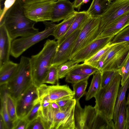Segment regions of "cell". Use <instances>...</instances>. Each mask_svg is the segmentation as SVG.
Segmentation results:
<instances>
[{
    "label": "cell",
    "mask_w": 129,
    "mask_h": 129,
    "mask_svg": "<svg viewBox=\"0 0 129 129\" xmlns=\"http://www.w3.org/2000/svg\"><path fill=\"white\" fill-rule=\"evenodd\" d=\"M73 4L68 0H58L53 4L50 21L58 22L66 18L75 11Z\"/></svg>",
    "instance_id": "cell-16"
},
{
    "label": "cell",
    "mask_w": 129,
    "mask_h": 129,
    "mask_svg": "<svg viewBox=\"0 0 129 129\" xmlns=\"http://www.w3.org/2000/svg\"><path fill=\"white\" fill-rule=\"evenodd\" d=\"M39 100L37 87L33 83L15 101L18 118L25 117Z\"/></svg>",
    "instance_id": "cell-10"
},
{
    "label": "cell",
    "mask_w": 129,
    "mask_h": 129,
    "mask_svg": "<svg viewBox=\"0 0 129 129\" xmlns=\"http://www.w3.org/2000/svg\"><path fill=\"white\" fill-rule=\"evenodd\" d=\"M52 1H44L25 4L23 7L26 17L36 22L50 21Z\"/></svg>",
    "instance_id": "cell-9"
},
{
    "label": "cell",
    "mask_w": 129,
    "mask_h": 129,
    "mask_svg": "<svg viewBox=\"0 0 129 129\" xmlns=\"http://www.w3.org/2000/svg\"><path fill=\"white\" fill-rule=\"evenodd\" d=\"M37 89L40 100H45L50 103L74 96L73 91L67 85L48 86L43 84Z\"/></svg>",
    "instance_id": "cell-11"
},
{
    "label": "cell",
    "mask_w": 129,
    "mask_h": 129,
    "mask_svg": "<svg viewBox=\"0 0 129 129\" xmlns=\"http://www.w3.org/2000/svg\"><path fill=\"white\" fill-rule=\"evenodd\" d=\"M58 44L55 40L48 39L43 48L30 58L33 82L37 87L43 84L47 72L52 65Z\"/></svg>",
    "instance_id": "cell-2"
},
{
    "label": "cell",
    "mask_w": 129,
    "mask_h": 129,
    "mask_svg": "<svg viewBox=\"0 0 129 129\" xmlns=\"http://www.w3.org/2000/svg\"><path fill=\"white\" fill-rule=\"evenodd\" d=\"M90 76L69 73L66 77L65 81L67 82L73 84L83 80H88Z\"/></svg>",
    "instance_id": "cell-38"
},
{
    "label": "cell",
    "mask_w": 129,
    "mask_h": 129,
    "mask_svg": "<svg viewBox=\"0 0 129 129\" xmlns=\"http://www.w3.org/2000/svg\"><path fill=\"white\" fill-rule=\"evenodd\" d=\"M120 73L119 70L103 71L102 73V88L108 85L115 77Z\"/></svg>",
    "instance_id": "cell-34"
},
{
    "label": "cell",
    "mask_w": 129,
    "mask_h": 129,
    "mask_svg": "<svg viewBox=\"0 0 129 129\" xmlns=\"http://www.w3.org/2000/svg\"><path fill=\"white\" fill-rule=\"evenodd\" d=\"M78 64L75 63L72 60H70L58 66L57 71L58 79L66 77L74 67Z\"/></svg>",
    "instance_id": "cell-29"
},
{
    "label": "cell",
    "mask_w": 129,
    "mask_h": 129,
    "mask_svg": "<svg viewBox=\"0 0 129 129\" xmlns=\"http://www.w3.org/2000/svg\"><path fill=\"white\" fill-rule=\"evenodd\" d=\"M33 83L30 58L22 56L15 74L7 83L9 94L16 101Z\"/></svg>",
    "instance_id": "cell-5"
},
{
    "label": "cell",
    "mask_w": 129,
    "mask_h": 129,
    "mask_svg": "<svg viewBox=\"0 0 129 129\" xmlns=\"http://www.w3.org/2000/svg\"><path fill=\"white\" fill-rule=\"evenodd\" d=\"M16 0H6L4 4V7L0 10V21L3 18L8 10L13 5Z\"/></svg>",
    "instance_id": "cell-41"
},
{
    "label": "cell",
    "mask_w": 129,
    "mask_h": 129,
    "mask_svg": "<svg viewBox=\"0 0 129 129\" xmlns=\"http://www.w3.org/2000/svg\"><path fill=\"white\" fill-rule=\"evenodd\" d=\"M111 2L109 0H93L86 11L88 16L92 18L100 17L107 10Z\"/></svg>",
    "instance_id": "cell-21"
},
{
    "label": "cell",
    "mask_w": 129,
    "mask_h": 129,
    "mask_svg": "<svg viewBox=\"0 0 129 129\" xmlns=\"http://www.w3.org/2000/svg\"><path fill=\"white\" fill-rule=\"evenodd\" d=\"M89 1V0H83V3H87Z\"/></svg>",
    "instance_id": "cell-47"
},
{
    "label": "cell",
    "mask_w": 129,
    "mask_h": 129,
    "mask_svg": "<svg viewBox=\"0 0 129 129\" xmlns=\"http://www.w3.org/2000/svg\"><path fill=\"white\" fill-rule=\"evenodd\" d=\"M76 103L74 99L68 108L55 112L50 129H75L74 113Z\"/></svg>",
    "instance_id": "cell-13"
},
{
    "label": "cell",
    "mask_w": 129,
    "mask_h": 129,
    "mask_svg": "<svg viewBox=\"0 0 129 129\" xmlns=\"http://www.w3.org/2000/svg\"><path fill=\"white\" fill-rule=\"evenodd\" d=\"M129 11V0H114L100 17L101 33L116 20Z\"/></svg>",
    "instance_id": "cell-12"
},
{
    "label": "cell",
    "mask_w": 129,
    "mask_h": 129,
    "mask_svg": "<svg viewBox=\"0 0 129 129\" xmlns=\"http://www.w3.org/2000/svg\"><path fill=\"white\" fill-rule=\"evenodd\" d=\"M23 5L21 0H16L0 21V24H4L12 41L18 37H27L39 32L34 27L36 22L25 15Z\"/></svg>",
    "instance_id": "cell-1"
},
{
    "label": "cell",
    "mask_w": 129,
    "mask_h": 129,
    "mask_svg": "<svg viewBox=\"0 0 129 129\" xmlns=\"http://www.w3.org/2000/svg\"><path fill=\"white\" fill-rule=\"evenodd\" d=\"M9 94L8 84L0 85L1 108L0 114L2 116L7 129H13V124L9 118L7 110V102Z\"/></svg>",
    "instance_id": "cell-19"
},
{
    "label": "cell",
    "mask_w": 129,
    "mask_h": 129,
    "mask_svg": "<svg viewBox=\"0 0 129 129\" xmlns=\"http://www.w3.org/2000/svg\"><path fill=\"white\" fill-rule=\"evenodd\" d=\"M44 30L34 35L15 39L12 42L10 54L17 58L29 48L37 43L52 35L57 24L51 22H43Z\"/></svg>",
    "instance_id": "cell-7"
},
{
    "label": "cell",
    "mask_w": 129,
    "mask_h": 129,
    "mask_svg": "<svg viewBox=\"0 0 129 129\" xmlns=\"http://www.w3.org/2000/svg\"><path fill=\"white\" fill-rule=\"evenodd\" d=\"M111 2H112V1H113L114 0H109Z\"/></svg>",
    "instance_id": "cell-48"
},
{
    "label": "cell",
    "mask_w": 129,
    "mask_h": 129,
    "mask_svg": "<svg viewBox=\"0 0 129 129\" xmlns=\"http://www.w3.org/2000/svg\"><path fill=\"white\" fill-rule=\"evenodd\" d=\"M124 42L129 43V26L114 36L110 42L113 44Z\"/></svg>",
    "instance_id": "cell-32"
},
{
    "label": "cell",
    "mask_w": 129,
    "mask_h": 129,
    "mask_svg": "<svg viewBox=\"0 0 129 129\" xmlns=\"http://www.w3.org/2000/svg\"><path fill=\"white\" fill-rule=\"evenodd\" d=\"M121 79L120 73L108 85L102 88L94 97V106L97 111L113 125H114L113 120L114 111Z\"/></svg>",
    "instance_id": "cell-3"
},
{
    "label": "cell",
    "mask_w": 129,
    "mask_h": 129,
    "mask_svg": "<svg viewBox=\"0 0 129 129\" xmlns=\"http://www.w3.org/2000/svg\"><path fill=\"white\" fill-rule=\"evenodd\" d=\"M126 107V101L125 99L120 106L117 121L114 123V129H125Z\"/></svg>",
    "instance_id": "cell-28"
},
{
    "label": "cell",
    "mask_w": 129,
    "mask_h": 129,
    "mask_svg": "<svg viewBox=\"0 0 129 129\" xmlns=\"http://www.w3.org/2000/svg\"><path fill=\"white\" fill-rule=\"evenodd\" d=\"M100 17L89 16L80 32L74 43L70 59L79 50L98 37L101 33L100 29Z\"/></svg>",
    "instance_id": "cell-8"
},
{
    "label": "cell",
    "mask_w": 129,
    "mask_h": 129,
    "mask_svg": "<svg viewBox=\"0 0 129 129\" xmlns=\"http://www.w3.org/2000/svg\"><path fill=\"white\" fill-rule=\"evenodd\" d=\"M76 12L75 11L61 22L57 24L52 35L55 40H58L66 33L75 18Z\"/></svg>",
    "instance_id": "cell-23"
},
{
    "label": "cell",
    "mask_w": 129,
    "mask_h": 129,
    "mask_svg": "<svg viewBox=\"0 0 129 129\" xmlns=\"http://www.w3.org/2000/svg\"><path fill=\"white\" fill-rule=\"evenodd\" d=\"M7 107L10 119L13 123L18 117L16 113L15 101L9 94L7 97Z\"/></svg>",
    "instance_id": "cell-33"
},
{
    "label": "cell",
    "mask_w": 129,
    "mask_h": 129,
    "mask_svg": "<svg viewBox=\"0 0 129 129\" xmlns=\"http://www.w3.org/2000/svg\"><path fill=\"white\" fill-rule=\"evenodd\" d=\"M125 129H129V105L126 108Z\"/></svg>",
    "instance_id": "cell-42"
},
{
    "label": "cell",
    "mask_w": 129,
    "mask_h": 129,
    "mask_svg": "<svg viewBox=\"0 0 129 129\" xmlns=\"http://www.w3.org/2000/svg\"><path fill=\"white\" fill-rule=\"evenodd\" d=\"M57 67L54 65H51L47 72L43 84L46 83L53 85L58 82L59 79L58 76Z\"/></svg>",
    "instance_id": "cell-31"
},
{
    "label": "cell",
    "mask_w": 129,
    "mask_h": 129,
    "mask_svg": "<svg viewBox=\"0 0 129 129\" xmlns=\"http://www.w3.org/2000/svg\"><path fill=\"white\" fill-rule=\"evenodd\" d=\"M98 70L96 68L83 63L76 65L69 73L83 76H90L94 74Z\"/></svg>",
    "instance_id": "cell-26"
},
{
    "label": "cell",
    "mask_w": 129,
    "mask_h": 129,
    "mask_svg": "<svg viewBox=\"0 0 129 129\" xmlns=\"http://www.w3.org/2000/svg\"><path fill=\"white\" fill-rule=\"evenodd\" d=\"M121 86L119 89L114 111L113 120L114 123L117 121L120 106L123 100L125 99L126 91L129 88V78L123 85Z\"/></svg>",
    "instance_id": "cell-25"
},
{
    "label": "cell",
    "mask_w": 129,
    "mask_h": 129,
    "mask_svg": "<svg viewBox=\"0 0 129 129\" xmlns=\"http://www.w3.org/2000/svg\"><path fill=\"white\" fill-rule=\"evenodd\" d=\"M129 26V11L116 20L106 27L101 33V37L114 36Z\"/></svg>",
    "instance_id": "cell-18"
},
{
    "label": "cell",
    "mask_w": 129,
    "mask_h": 129,
    "mask_svg": "<svg viewBox=\"0 0 129 129\" xmlns=\"http://www.w3.org/2000/svg\"><path fill=\"white\" fill-rule=\"evenodd\" d=\"M0 129H7L6 124L3 119V117L1 114H0Z\"/></svg>",
    "instance_id": "cell-45"
},
{
    "label": "cell",
    "mask_w": 129,
    "mask_h": 129,
    "mask_svg": "<svg viewBox=\"0 0 129 129\" xmlns=\"http://www.w3.org/2000/svg\"><path fill=\"white\" fill-rule=\"evenodd\" d=\"M83 0H74L73 4L74 8L77 9L79 10L83 4Z\"/></svg>",
    "instance_id": "cell-44"
},
{
    "label": "cell",
    "mask_w": 129,
    "mask_h": 129,
    "mask_svg": "<svg viewBox=\"0 0 129 129\" xmlns=\"http://www.w3.org/2000/svg\"><path fill=\"white\" fill-rule=\"evenodd\" d=\"M12 41L4 24H0V68L10 60Z\"/></svg>",
    "instance_id": "cell-17"
},
{
    "label": "cell",
    "mask_w": 129,
    "mask_h": 129,
    "mask_svg": "<svg viewBox=\"0 0 129 129\" xmlns=\"http://www.w3.org/2000/svg\"><path fill=\"white\" fill-rule=\"evenodd\" d=\"M111 45L110 42L92 56L85 60L83 63L96 68L98 61L108 49Z\"/></svg>",
    "instance_id": "cell-30"
},
{
    "label": "cell",
    "mask_w": 129,
    "mask_h": 129,
    "mask_svg": "<svg viewBox=\"0 0 129 129\" xmlns=\"http://www.w3.org/2000/svg\"><path fill=\"white\" fill-rule=\"evenodd\" d=\"M126 105H129V92L128 94L127 100L126 101Z\"/></svg>",
    "instance_id": "cell-46"
},
{
    "label": "cell",
    "mask_w": 129,
    "mask_h": 129,
    "mask_svg": "<svg viewBox=\"0 0 129 129\" xmlns=\"http://www.w3.org/2000/svg\"><path fill=\"white\" fill-rule=\"evenodd\" d=\"M27 129H50L48 124L40 115L36 119L30 122Z\"/></svg>",
    "instance_id": "cell-35"
},
{
    "label": "cell",
    "mask_w": 129,
    "mask_h": 129,
    "mask_svg": "<svg viewBox=\"0 0 129 129\" xmlns=\"http://www.w3.org/2000/svg\"><path fill=\"white\" fill-rule=\"evenodd\" d=\"M88 80H82L73 85L74 93L73 98L76 101H79L81 97L85 93V90L88 82Z\"/></svg>",
    "instance_id": "cell-27"
},
{
    "label": "cell",
    "mask_w": 129,
    "mask_h": 129,
    "mask_svg": "<svg viewBox=\"0 0 129 129\" xmlns=\"http://www.w3.org/2000/svg\"><path fill=\"white\" fill-rule=\"evenodd\" d=\"M102 73L98 70L93 74L90 85L86 94L85 100L88 101L96 95L102 88Z\"/></svg>",
    "instance_id": "cell-24"
},
{
    "label": "cell",
    "mask_w": 129,
    "mask_h": 129,
    "mask_svg": "<svg viewBox=\"0 0 129 129\" xmlns=\"http://www.w3.org/2000/svg\"><path fill=\"white\" fill-rule=\"evenodd\" d=\"M114 36L101 37L96 39L79 50L70 60L78 63L90 58L111 42Z\"/></svg>",
    "instance_id": "cell-14"
},
{
    "label": "cell",
    "mask_w": 129,
    "mask_h": 129,
    "mask_svg": "<svg viewBox=\"0 0 129 129\" xmlns=\"http://www.w3.org/2000/svg\"><path fill=\"white\" fill-rule=\"evenodd\" d=\"M129 53V43L112 44L98 61L96 67L102 73L119 70Z\"/></svg>",
    "instance_id": "cell-6"
},
{
    "label": "cell",
    "mask_w": 129,
    "mask_h": 129,
    "mask_svg": "<svg viewBox=\"0 0 129 129\" xmlns=\"http://www.w3.org/2000/svg\"><path fill=\"white\" fill-rule=\"evenodd\" d=\"M89 17L86 11L77 12L75 18L66 33L57 41L59 45L73 32L82 28Z\"/></svg>",
    "instance_id": "cell-20"
},
{
    "label": "cell",
    "mask_w": 129,
    "mask_h": 129,
    "mask_svg": "<svg viewBox=\"0 0 129 129\" xmlns=\"http://www.w3.org/2000/svg\"><path fill=\"white\" fill-rule=\"evenodd\" d=\"M119 70L121 76L120 84L122 86L129 78V53Z\"/></svg>",
    "instance_id": "cell-36"
},
{
    "label": "cell",
    "mask_w": 129,
    "mask_h": 129,
    "mask_svg": "<svg viewBox=\"0 0 129 129\" xmlns=\"http://www.w3.org/2000/svg\"><path fill=\"white\" fill-rule=\"evenodd\" d=\"M81 29L75 31L58 45L52 65L58 66L70 59L73 48Z\"/></svg>",
    "instance_id": "cell-15"
},
{
    "label": "cell",
    "mask_w": 129,
    "mask_h": 129,
    "mask_svg": "<svg viewBox=\"0 0 129 129\" xmlns=\"http://www.w3.org/2000/svg\"><path fill=\"white\" fill-rule=\"evenodd\" d=\"M22 2L24 4H29L37 2L48 1H52L55 2L58 0H21Z\"/></svg>",
    "instance_id": "cell-43"
},
{
    "label": "cell",
    "mask_w": 129,
    "mask_h": 129,
    "mask_svg": "<svg viewBox=\"0 0 129 129\" xmlns=\"http://www.w3.org/2000/svg\"><path fill=\"white\" fill-rule=\"evenodd\" d=\"M29 122L25 118H18L13 122V129H27Z\"/></svg>",
    "instance_id": "cell-40"
},
{
    "label": "cell",
    "mask_w": 129,
    "mask_h": 129,
    "mask_svg": "<svg viewBox=\"0 0 129 129\" xmlns=\"http://www.w3.org/2000/svg\"><path fill=\"white\" fill-rule=\"evenodd\" d=\"M74 118L75 129H112L111 125L97 111L94 106H81L79 101L76 102Z\"/></svg>",
    "instance_id": "cell-4"
},
{
    "label": "cell",
    "mask_w": 129,
    "mask_h": 129,
    "mask_svg": "<svg viewBox=\"0 0 129 129\" xmlns=\"http://www.w3.org/2000/svg\"><path fill=\"white\" fill-rule=\"evenodd\" d=\"M18 66L10 60L0 68V85L8 83L15 74Z\"/></svg>",
    "instance_id": "cell-22"
},
{
    "label": "cell",
    "mask_w": 129,
    "mask_h": 129,
    "mask_svg": "<svg viewBox=\"0 0 129 129\" xmlns=\"http://www.w3.org/2000/svg\"><path fill=\"white\" fill-rule=\"evenodd\" d=\"M74 99L73 97L61 99L55 101L59 106L60 109L63 110L68 108L71 104Z\"/></svg>",
    "instance_id": "cell-39"
},
{
    "label": "cell",
    "mask_w": 129,
    "mask_h": 129,
    "mask_svg": "<svg viewBox=\"0 0 129 129\" xmlns=\"http://www.w3.org/2000/svg\"><path fill=\"white\" fill-rule=\"evenodd\" d=\"M41 108V103L39 100L34 105L32 109L25 117L29 123L36 118L39 115Z\"/></svg>",
    "instance_id": "cell-37"
}]
</instances>
